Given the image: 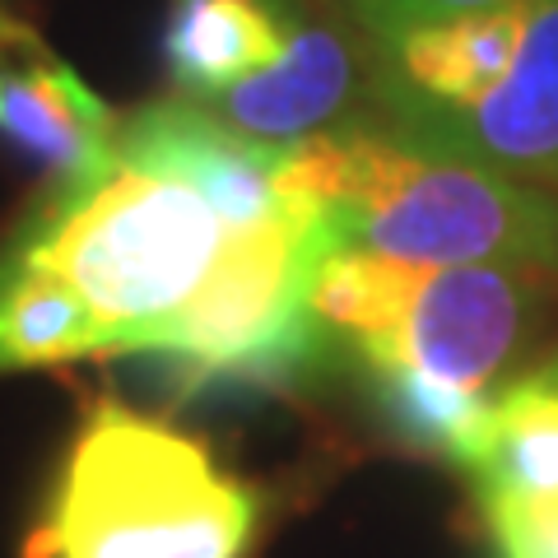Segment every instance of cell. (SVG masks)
I'll return each instance as SVG.
<instances>
[{
  "label": "cell",
  "mask_w": 558,
  "mask_h": 558,
  "mask_svg": "<svg viewBox=\"0 0 558 558\" xmlns=\"http://www.w3.org/2000/svg\"><path fill=\"white\" fill-rule=\"evenodd\" d=\"M284 186L317 201L340 247L405 266L558 275V196L396 126H336L284 149Z\"/></svg>",
  "instance_id": "obj_1"
},
{
  "label": "cell",
  "mask_w": 558,
  "mask_h": 558,
  "mask_svg": "<svg viewBox=\"0 0 558 558\" xmlns=\"http://www.w3.org/2000/svg\"><path fill=\"white\" fill-rule=\"evenodd\" d=\"M229 238L196 182L112 145L98 172L51 186L10 252L57 275L98 322L102 359H117L145 354L205 289Z\"/></svg>",
  "instance_id": "obj_2"
},
{
  "label": "cell",
  "mask_w": 558,
  "mask_h": 558,
  "mask_svg": "<svg viewBox=\"0 0 558 558\" xmlns=\"http://www.w3.org/2000/svg\"><path fill=\"white\" fill-rule=\"evenodd\" d=\"M260 494L201 438L94 400L65 447L24 558H247Z\"/></svg>",
  "instance_id": "obj_3"
},
{
  "label": "cell",
  "mask_w": 558,
  "mask_h": 558,
  "mask_svg": "<svg viewBox=\"0 0 558 558\" xmlns=\"http://www.w3.org/2000/svg\"><path fill=\"white\" fill-rule=\"evenodd\" d=\"M545 275L512 266H405L340 247L312 284L322 336L368 373H414L438 387L494 396V381L539 317Z\"/></svg>",
  "instance_id": "obj_4"
},
{
  "label": "cell",
  "mask_w": 558,
  "mask_h": 558,
  "mask_svg": "<svg viewBox=\"0 0 558 558\" xmlns=\"http://www.w3.org/2000/svg\"><path fill=\"white\" fill-rule=\"evenodd\" d=\"M330 252H340L330 215L289 191L270 219L229 238L205 289L154 336L145 354L163 359L182 391L219 381H293L322 359L326 336L312 312V284Z\"/></svg>",
  "instance_id": "obj_5"
},
{
  "label": "cell",
  "mask_w": 558,
  "mask_h": 558,
  "mask_svg": "<svg viewBox=\"0 0 558 558\" xmlns=\"http://www.w3.org/2000/svg\"><path fill=\"white\" fill-rule=\"evenodd\" d=\"M414 140L558 191V0H526L517 47L494 89Z\"/></svg>",
  "instance_id": "obj_6"
},
{
  "label": "cell",
  "mask_w": 558,
  "mask_h": 558,
  "mask_svg": "<svg viewBox=\"0 0 558 558\" xmlns=\"http://www.w3.org/2000/svg\"><path fill=\"white\" fill-rule=\"evenodd\" d=\"M112 108L28 24L0 38V135L28 159H38L51 182H80L112 159L117 145Z\"/></svg>",
  "instance_id": "obj_7"
},
{
  "label": "cell",
  "mask_w": 558,
  "mask_h": 558,
  "mask_svg": "<svg viewBox=\"0 0 558 558\" xmlns=\"http://www.w3.org/2000/svg\"><path fill=\"white\" fill-rule=\"evenodd\" d=\"M359 94V57L336 24L307 20L284 51V61L242 80L238 89L201 102L205 112L229 121L233 131L260 145H303L312 135L340 126Z\"/></svg>",
  "instance_id": "obj_8"
},
{
  "label": "cell",
  "mask_w": 558,
  "mask_h": 558,
  "mask_svg": "<svg viewBox=\"0 0 558 558\" xmlns=\"http://www.w3.org/2000/svg\"><path fill=\"white\" fill-rule=\"evenodd\" d=\"M303 24L299 0H172L163 61L178 98L209 102L284 61Z\"/></svg>",
  "instance_id": "obj_9"
},
{
  "label": "cell",
  "mask_w": 558,
  "mask_h": 558,
  "mask_svg": "<svg viewBox=\"0 0 558 558\" xmlns=\"http://www.w3.org/2000/svg\"><path fill=\"white\" fill-rule=\"evenodd\" d=\"M480 508H554L558 502V387L526 377L488 400L465 457Z\"/></svg>",
  "instance_id": "obj_10"
},
{
  "label": "cell",
  "mask_w": 558,
  "mask_h": 558,
  "mask_svg": "<svg viewBox=\"0 0 558 558\" xmlns=\"http://www.w3.org/2000/svg\"><path fill=\"white\" fill-rule=\"evenodd\" d=\"M102 359V330L51 270L0 252V377Z\"/></svg>",
  "instance_id": "obj_11"
},
{
  "label": "cell",
  "mask_w": 558,
  "mask_h": 558,
  "mask_svg": "<svg viewBox=\"0 0 558 558\" xmlns=\"http://www.w3.org/2000/svg\"><path fill=\"white\" fill-rule=\"evenodd\" d=\"M349 14L363 24L373 43L396 38L405 28L418 24H438V20H457V14H475V10H494L508 0H344Z\"/></svg>",
  "instance_id": "obj_12"
},
{
  "label": "cell",
  "mask_w": 558,
  "mask_h": 558,
  "mask_svg": "<svg viewBox=\"0 0 558 558\" xmlns=\"http://www.w3.org/2000/svg\"><path fill=\"white\" fill-rule=\"evenodd\" d=\"M484 526L498 558H558V502L554 508H484Z\"/></svg>",
  "instance_id": "obj_13"
},
{
  "label": "cell",
  "mask_w": 558,
  "mask_h": 558,
  "mask_svg": "<svg viewBox=\"0 0 558 558\" xmlns=\"http://www.w3.org/2000/svg\"><path fill=\"white\" fill-rule=\"evenodd\" d=\"M20 28H24V24L14 20V14H10L5 5H0V38H10V33H20Z\"/></svg>",
  "instance_id": "obj_14"
},
{
  "label": "cell",
  "mask_w": 558,
  "mask_h": 558,
  "mask_svg": "<svg viewBox=\"0 0 558 558\" xmlns=\"http://www.w3.org/2000/svg\"><path fill=\"white\" fill-rule=\"evenodd\" d=\"M539 377H545V381H554V387H558V354H554V363H549V368H539Z\"/></svg>",
  "instance_id": "obj_15"
}]
</instances>
